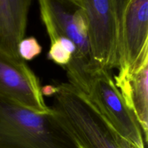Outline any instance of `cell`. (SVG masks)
I'll return each mask as SVG.
<instances>
[{"label":"cell","instance_id":"2","mask_svg":"<svg viewBox=\"0 0 148 148\" xmlns=\"http://www.w3.org/2000/svg\"><path fill=\"white\" fill-rule=\"evenodd\" d=\"M51 111L35 112L0 95V148H81Z\"/></svg>","mask_w":148,"mask_h":148},{"label":"cell","instance_id":"10","mask_svg":"<svg viewBox=\"0 0 148 148\" xmlns=\"http://www.w3.org/2000/svg\"><path fill=\"white\" fill-rule=\"evenodd\" d=\"M72 56V53L66 50L58 39H55L51 42L50 49L47 53L48 59L65 68L70 63Z\"/></svg>","mask_w":148,"mask_h":148},{"label":"cell","instance_id":"3","mask_svg":"<svg viewBox=\"0 0 148 148\" xmlns=\"http://www.w3.org/2000/svg\"><path fill=\"white\" fill-rule=\"evenodd\" d=\"M85 13L94 71L119 70L121 59V27L126 0H75Z\"/></svg>","mask_w":148,"mask_h":148},{"label":"cell","instance_id":"6","mask_svg":"<svg viewBox=\"0 0 148 148\" xmlns=\"http://www.w3.org/2000/svg\"><path fill=\"white\" fill-rule=\"evenodd\" d=\"M148 62V0H126L119 73L131 75Z\"/></svg>","mask_w":148,"mask_h":148},{"label":"cell","instance_id":"9","mask_svg":"<svg viewBox=\"0 0 148 148\" xmlns=\"http://www.w3.org/2000/svg\"><path fill=\"white\" fill-rule=\"evenodd\" d=\"M114 78L127 107L135 115L147 145L148 62L132 75L118 73Z\"/></svg>","mask_w":148,"mask_h":148},{"label":"cell","instance_id":"7","mask_svg":"<svg viewBox=\"0 0 148 148\" xmlns=\"http://www.w3.org/2000/svg\"><path fill=\"white\" fill-rule=\"evenodd\" d=\"M0 95L40 114L51 113L42 93L37 75L23 60L17 62L0 53Z\"/></svg>","mask_w":148,"mask_h":148},{"label":"cell","instance_id":"5","mask_svg":"<svg viewBox=\"0 0 148 148\" xmlns=\"http://www.w3.org/2000/svg\"><path fill=\"white\" fill-rule=\"evenodd\" d=\"M81 92L121 137L136 148H146L141 127L134 113L127 107L110 72L98 69L88 74Z\"/></svg>","mask_w":148,"mask_h":148},{"label":"cell","instance_id":"4","mask_svg":"<svg viewBox=\"0 0 148 148\" xmlns=\"http://www.w3.org/2000/svg\"><path fill=\"white\" fill-rule=\"evenodd\" d=\"M38 4L40 19L50 41L63 36L76 46V55L64 68L68 82L76 85L85 75L95 72L90 53L85 13L75 0H40Z\"/></svg>","mask_w":148,"mask_h":148},{"label":"cell","instance_id":"8","mask_svg":"<svg viewBox=\"0 0 148 148\" xmlns=\"http://www.w3.org/2000/svg\"><path fill=\"white\" fill-rule=\"evenodd\" d=\"M31 0H0V53L20 62L18 46L25 38Z\"/></svg>","mask_w":148,"mask_h":148},{"label":"cell","instance_id":"1","mask_svg":"<svg viewBox=\"0 0 148 148\" xmlns=\"http://www.w3.org/2000/svg\"><path fill=\"white\" fill-rule=\"evenodd\" d=\"M50 106L81 148H136L121 137L86 95L69 82L42 88Z\"/></svg>","mask_w":148,"mask_h":148},{"label":"cell","instance_id":"11","mask_svg":"<svg viewBox=\"0 0 148 148\" xmlns=\"http://www.w3.org/2000/svg\"><path fill=\"white\" fill-rule=\"evenodd\" d=\"M42 46L33 36L23 39L19 43L18 53L23 61H31L41 53Z\"/></svg>","mask_w":148,"mask_h":148}]
</instances>
